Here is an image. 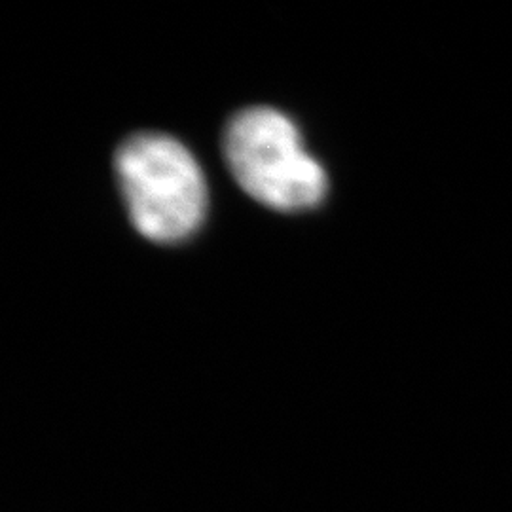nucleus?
<instances>
[{
  "mask_svg": "<svg viewBox=\"0 0 512 512\" xmlns=\"http://www.w3.org/2000/svg\"><path fill=\"white\" fill-rule=\"evenodd\" d=\"M114 167L129 217L141 236L181 243L207 211V186L190 150L175 137L139 131L118 147Z\"/></svg>",
  "mask_w": 512,
  "mask_h": 512,
  "instance_id": "f257e3e1",
  "label": "nucleus"
},
{
  "mask_svg": "<svg viewBox=\"0 0 512 512\" xmlns=\"http://www.w3.org/2000/svg\"><path fill=\"white\" fill-rule=\"evenodd\" d=\"M224 156L239 186L277 211L313 209L327 194L323 167L302 148L293 122L272 107H249L232 116Z\"/></svg>",
  "mask_w": 512,
  "mask_h": 512,
  "instance_id": "f03ea898",
  "label": "nucleus"
}]
</instances>
